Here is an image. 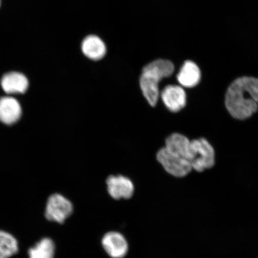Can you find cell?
I'll list each match as a JSON object with an SVG mask.
<instances>
[{
  "label": "cell",
  "instance_id": "cell-1",
  "mask_svg": "<svg viewBox=\"0 0 258 258\" xmlns=\"http://www.w3.org/2000/svg\"><path fill=\"white\" fill-rule=\"evenodd\" d=\"M225 105L234 118L250 117L258 109V79L243 77L235 80L226 93Z\"/></svg>",
  "mask_w": 258,
  "mask_h": 258
},
{
  "label": "cell",
  "instance_id": "cell-9",
  "mask_svg": "<svg viewBox=\"0 0 258 258\" xmlns=\"http://www.w3.org/2000/svg\"><path fill=\"white\" fill-rule=\"evenodd\" d=\"M20 104L14 98L3 97L0 98V121L6 124H12L21 117Z\"/></svg>",
  "mask_w": 258,
  "mask_h": 258
},
{
  "label": "cell",
  "instance_id": "cell-7",
  "mask_svg": "<svg viewBox=\"0 0 258 258\" xmlns=\"http://www.w3.org/2000/svg\"><path fill=\"white\" fill-rule=\"evenodd\" d=\"M102 244L106 252L112 258L124 257L128 251V243L121 234L112 231L105 234Z\"/></svg>",
  "mask_w": 258,
  "mask_h": 258
},
{
  "label": "cell",
  "instance_id": "cell-15",
  "mask_svg": "<svg viewBox=\"0 0 258 258\" xmlns=\"http://www.w3.org/2000/svg\"><path fill=\"white\" fill-rule=\"evenodd\" d=\"M18 241L7 232L0 231V258H10L18 252Z\"/></svg>",
  "mask_w": 258,
  "mask_h": 258
},
{
  "label": "cell",
  "instance_id": "cell-8",
  "mask_svg": "<svg viewBox=\"0 0 258 258\" xmlns=\"http://www.w3.org/2000/svg\"><path fill=\"white\" fill-rule=\"evenodd\" d=\"M161 97L166 107L173 112L181 110L186 105L185 92L178 86H166L161 92Z\"/></svg>",
  "mask_w": 258,
  "mask_h": 258
},
{
  "label": "cell",
  "instance_id": "cell-14",
  "mask_svg": "<svg viewBox=\"0 0 258 258\" xmlns=\"http://www.w3.org/2000/svg\"><path fill=\"white\" fill-rule=\"evenodd\" d=\"M54 242L49 238H44L28 250L30 258H54Z\"/></svg>",
  "mask_w": 258,
  "mask_h": 258
},
{
  "label": "cell",
  "instance_id": "cell-4",
  "mask_svg": "<svg viewBox=\"0 0 258 258\" xmlns=\"http://www.w3.org/2000/svg\"><path fill=\"white\" fill-rule=\"evenodd\" d=\"M157 160L166 172L176 177H183L192 170L188 161L170 152L166 147L161 148L157 155Z\"/></svg>",
  "mask_w": 258,
  "mask_h": 258
},
{
  "label": "cell",
  "instance_id": "cell-10",
  "mask_svg": "<svg viewBox=\"0 0 258 258\" xmlns=\"http://www.w3.org/2000/svg\"><path fill=\"white\" fill-rule=\"evenodd\" d=\"M82 50L87 57L93 60L102 59L106 53L104 42L94 35H89L83 40Z\"/></svg>",
  "mask_w": 258,
  "mask_h": 258
},
{
  "label": "cell",
  "instance_id": "cell-16",
  "mask_svg": "<svg viewBox=\"0 0 258 258\" xmlns=\"http://www.w3.org/2000/svg\"><path fill=\"white\" fill-rule=\"evenodd\" d=\"M0 4H1V1H0Z\"/></svg>",
  "mask_w": 258,
  "mask_h": 258
},
{
  "label": "cell",
  "instance_id": "cell-12",
  "mask_svg": "<svg viewBox=\"0 0 258 258\" xmlns=\"http://www.w3.org/2000/svg\"><path fill=\"white\" fill-rule=\"evenodd\" d=\"M201 79L199 68L192 61H186L177 75L179 83L186 88H193L198 85Z\"/></svg>",
  "mask_w": 258,
  "mask_h": 258
},
{
  "label": "cell",
  "instance_id": "cell-13",
  "mask_svg": "<svg viewBox=\"0 0 258 258\" xmlns=\"http://www.w3.org/2000/svg\"><path fill=\"white\" fill-rule=\"evenodd\" d=\"M189 143L188 138L179 134H174L166 139L165 147L170 152L188 161Z\"/></svg>",
  "mask_w": 258,
  "mask_h": 258
},
{
  "label": "cell",
  "instance_id": "cell-6",
  "mask_svg": "<svg viewBox=\"0 0 258 258\" xmlns=\"http://www.w3.org/2000/svg\"><path fill=\"white\" fill-rule=\"evenodd\" d=\"M109 195L116 200L128 199L134 193L133 182L128 177L122 175L109 176L106 179Z\"/></svg>",
  "mask_w": 258,
  "mask_h": 258
},
{
  "label": "cell",
  "instance_id": "cell-5",
  "mask_svg": "<svg viewBox=\"0 0 258 258\" xmlns=\"http://www.w3.org/2000/svg\"><path fill=\"white\" fill-rule=\"evenodd\" d=\"M72 203L59 194H54L48 198L45 216L48 221L63 224L72 214Z\"/></svg>",
  "mask_w": 258,
  "mask_h": 258
},
{
  "label": "cell",
  "instance_id": "cell-2",
  "mask_svg": "<svg viewBox=\"0 0 258 258\" xmlns=\"http://www.w3.org/2000/svg\"><path fill=\"white\" fill-rule=\"evenodd\" d=\"M175 70L172 62L157 59L145 66L140 77V87L143 95L150 105L157 104L159 96L160 81L170 77Z\"/></svg>",
  "mask_w": 258,
  "mask_h": 258
},
{
  "label": "cell",
  "instance_id": "cell-11",
  "mask_svg": "<svg viewBox=\"0 0 258 258\" xmlns=\"http://www.w3.org/2000/svg\"><path fill=\"white\" fill-rule=\"evenodd\" d=\"M2 86L7 93H24L28 89V80L24 74L11 72L5 74L2 79Z\"/></svg>",
  "mask_w": 258,
  "mask_h": 258
},
{
  "label": "cell",
  "instance_id": "cell-3",
  "mask_svg": "<svg viewBox=\"0 0 258 258\" xmlns=\"http://www.w3.org/2000/svg\"><path fill=\"white\" fill-rule=\"evenodd\" d=\"M188 161L198 172L211 169L215 164L214 148L205 139L193 140L189 143Z\"/></svg>",
  "mask_w": 258,
  "mask_h": 258
}]
</instances>
